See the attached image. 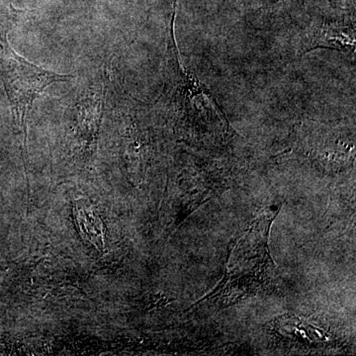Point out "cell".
<instances>
[{
  "instance_id": "cell-1",
  "label": "cell",
  "mask_w": 356,
  "mask_h": 356,
  "mask_svg": "<svg viewBox=\"0 0 356 356\" xmlns=\"http://www.w3.org/2000/svg\"><path fill=\"white\" fill-rule=\"evenodd\" d=\"M280 210L278 206H270L252 222L233 248L221 282L196 305L209 303L225 308L268 285L275 270L269 250V233Z\"/></svg>"
},
{
  "instance_id": "cell-3",
  "label": "cell",
  "mask_w": 356,
  "mask_h": 356,
  "mask_svg": "<svg viewBox=\"0 0 356 356\" xmlns=\"http://www.w3.org/2000/svg\"><path fill=\"white\" fill-rule=\"evenodd\" d=\"M76 220L77 227L81 231L83 238L89 241L96 247H103L104 243V231H103V222L95 212H92L88 207H86L81 203V207L76 206Z\"/></svg>"
},
{
  "instance_id": "cell-2",
  "label": "cell",
  "mask_w": 356,
  "mask_h": 356,
  "mask_svg": "<svg viewBox=\"0 0 356 356\" xmlns=\"http://www.w3.org/2000/svg\"><path fill=\"white\" fill-rule=\"evenodd\" d=\"M0 72L16 125L27 136V117L35 100L42 92L58 83H67L72 76L60 74L28 62L13 50L6 37L0 34Z\"/></svg>"
}]
</instances>
